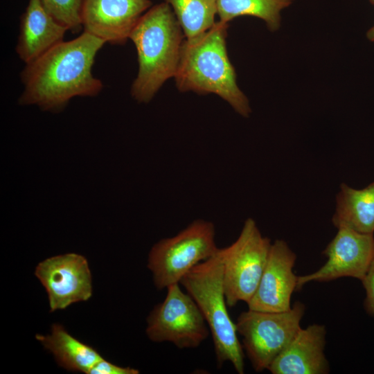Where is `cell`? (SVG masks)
I'll use <instances>...</instances> for the list:
<instances>
[{"label": "cell", "instance_id": "obj_12", "mask_svg": "<svg viewBox=\"0 0 374 374\" xmlns=\"http://www.w3.org/2000/svg\"><path fill=\"white\" fill-rule=\"evenodd\" d=\"M151 6L150 0H83L82 28L105 43L122 44Z\"/></svg>", "mask_w": 374, "mask_h": 374}, {"label": "cell", "instance_id": "obj_19", "mask_svg": "<svg viewBox=\"0 0 374 374\" xmlns=\"http://www.w3.org/2000/svg\"><path fill=\"white\" fill-rule=\"evenodd\" d=\"M46 12L58 23L72 33L82 28L83 0H39Z\"/></svg>", "mask_w": 374, "mask_h": 374}, {"label": "cell", "instance_id": "obj_1", "mask_svg": "<svg viewBox=\"0 0 374 374\" xmlns=\"http://www.w3.org/2000/svg\"><path fill=\"white\" fill-rule=\"evenodd\" d=\"M105 42L83 31L76 38L62 41L34 61L21 73L24 90L18 103L35 105L43 111L57 113L76 96L93 97L103 88L92 68Z\"/></svg>", "mask_w": 374, "mask_h": 374}, {"label": "cell", "instance_id": "obj_9", "mask_svg": "<svg viewBox=\"0 0 374 374\" xmlns=\"http://www.w3.org/2000/svg\"><path fill=\"white\" fill-rule=\"evenodd\" d=\"M322 253L327 258L326 263L314 272L298 276L296 291L312 281L328 282L342 277L362 280L374 257V233L337 228Z\"/></svg>", "mask_w": 374, "mask_h": 374}, {"label": "cell", "instance_id": "obj_21", "mask_svg": "<svg viewBox=\"0 0 374 374\" xmlns=\"http://www.w3.org/2000/svg\"><path fill=\"white\" fill-rule=\"evenodd\" d=\"M139 371L129 366L123 367L106 361L103 358L90 370L89 374H138Z\"/></svg>", "mask_w": 374, "mask_h": 374}, {"label": "cell", "instance_id": "obj_3", "mask_svg": "<svg viewBox=\"0 0 374 374\" xmlns=\"http://www.w3.org/2000/svg\"><path fill=\"white\" fill-rule=\"evenodd\" d=\"M184 37L166 2L151 7L140 18L129 38L137 53L139 71L131 95L138 103H148L163 84L175 77Z\"/></svg>", "mask_w": 374, "mask_h": 374}, {"label": "cell", "instance_id": "obj_10", "mask_svg": "<svg viewBox=\"0 0 374 374\" xmlns=\"http://www.w3.org/2000/svg\"><path fill=\"white\" fill-rule=\"evenodd\" d=\"M35 276L45 287L51 312L89 300L91 275L87 259L79 254L55 256L40 262Z\"/></svg>", "mask_w": 374, "mask_h": 374}, {"label": "cell", "instance_id": "obj_23", "mask_svg": "<svg viewBox=\"0 0 374 374\" xmlns=\"http://www.w3.org/2000/svg\"><path fill=\"white\" fill-rule=\"evenodd\" d=\"M372 4H374V0H369Z\"/></svg>", "mask_w": 374, "mask_h": 374}, {"label": "cell", "instance_id": "obj_4", "mask_svg": "<svg viewBox=\"0 0 374 374\" xmlns=\"http://www.w3.org/2000/svg\"><path fill=\"white\" fill-rule=\"evenodd\" d=\"M179 283L195 301L206 320L218 367L230 362L238 373L243 374L244 349L238 337L235 323L228 312L218 251L190 270Z\"/></svg>", "mask_w": 374, "mask_h": 374}, {"label": "cell", "instance_id": "obj_20", "mask_svg": "<svg viewBox=\"0 0 374 374\" xmlns=\"http://www.w3.org/2000/svg\"><path fill=\"white\" fill-rule=\"evenodd\" d=\"M361 282L366 294L364 301V310L368 315L374 317V257Z\"/></svg>", "mask_w": 374, "mask_h": 374}, {"label": "cell", "instance_id": "obj_13", "mask_svg": "<svg viewBox=\"0 0 374 374\" xmlns=\"http://www.w3.org/2000/svg\"><path fill=\"white\" fill-rule=\"evenodd\" d=\"M326 330L312 324L301 328L268 368L272 374H326L330 371L324 354Z\"/></svg>", "mask_w": 374, "mask_h": 374}, {"label": "cell", "instance_id": "obj_11", "mask_svg": "<svg viewBox=\"0 0 374 374\" xmlns=\"http://www.w3.org/2000/svg\"><path fill=\"white\" fill-rule=\"evenodd\" d=\"M296 260V255L285 241L276 240L271 244L259 284L247 303L248 309L283 312L292 308L291 297L298 280L293 271Z\"/></svg>", "mask_w": 374, "mask_h": 374}, {"label": "cell", "instance_id": "obj_7", "mask_svg": "<svg viewBox=\"0 0 374 374\" xmlns=\"http://www.w3.org/2000/svg\"><path fill=\"white\" fill-rule=\"evenodd\" d=\"M271 242L260 231L256 221L247 218L235 242L219 248L223 268V284L228 307L247 303L259 284Z\"/></svg>", "mask_w": 374, "mask_h": 374}, {"label": "cell", "instance_id": "obj_14", "mask_svg": "<svg viewBox=\"0 0 374 374\" xmlns=\"http://www.w3.org/2000/svg\"><path fill=\"white\" fill-rule=\"evenodd\" d=\"M67 30L46 12L39 0H29L20 21L17 54L28 64L62 42Z\"/></svg>", "mask_w": 374, "mask_h": 374}, {"label": "cell", "instance_id": "obj_16", "mask_svg": "<svg viewBox=\"0 0 374 374\" xmlns=\"http://www.w3.org/2000/svg\"><path fill=\"white\" fill-rule=\"evenodd\" d=\"M35 338L53 353L60 366L70 371L89 374L91 368L103 359L93 348L71 335L57 323L52 326L51 334H37Z\"/></svg>", "mask_w": 374, "mask_h": 374}, {"label": "cell", "instance_id": "obj_22", "mask_svg": "<svg viewBox=\"0 0 374 374\" xmlns=\"http://www.w3.org/2000/svg\"><path fill=\"white\" fill-rule=\"evenodd\" d=\"M366 37L370 41L374 42V26L368 30Z\"/></svg>", "mask_w": 374, "mask_h": 374}, {"label": "cell", "instance_id": "obj_17", "mask_svg": "<svg viewBox=\"0 0 374 374\" xmlns=\"http://www.w3.org/2000/svg\"><path fill=\"white\" fill-rule=\"evenodd\" d=\"M294 0H217L220 21H229L240 16H251L263 20L269 30H277L280 26V12Z\"/></svg>", "mask_w": 374, "mask_h": 374}, {"label": "cell", "instance_id": "obj_2", "mask_svg": "<svg viewBox=\"0 0 374 374\" xmlns=\"http://www.w3.org/2000/svg\"><path fill=\"white\" fill-rule=\"evenodd\" d=\"M227 28L226 23L216 21L209 30L184 41L175 84L181 92L215 94L247 118L251 109L237 84L235 71L228 56Z\"/></svg>", "mask_w": 374, "mask_h": 374}, {"label": "cell", "instance_id": "obj_6", "mask_svg": "<svg viewBox=\"0 0 374 374\" xmlns=\"http://www.w3.org/2000/svg\"><path fill=\"white\" fill-rule=\"evenodd\" d=\"M305 305L296 301L283 312H262L248 309L237 318V332L242 337V347L253 369H268L274 360L292 341L301 327Z\"/></svg>", "mask_w": 374, "mask_h": 374}, {"label": "cell", "instance_id": "obj_5", "mask_svg": "<svg viewBox=\"0 0 374 374\" xmlns=\"http://www.w3.org/2000/svg\"><path fill=\"white\" fill-rule=\"evenodd\" d=\"M212 222L198 219L172 237L163 238L152 247L148 268L155 287L161 290L175 283L199 263L218 251Z\"/></svg>", "mask_w": 374, "mask_h": 374}, {"label": "cell", "instance_id": "obj_15", "mask_svg": "<svg viewBox=\"0 0 374 374\" xmlns=\"http://www.w3.org/2000/svg\"><path fill=\"white\" fill-rule=\"evenodd\" d=\"M332 222L337 229L347 227L374 233V181L362 189L341 183Z\"/></svg>", "mask_w": 374, "mask_h": 374}, {"label": "cell", "instance_id": "obj_8", "mask_svg": "<svg viewBox=\"0 0 374 374\" xmlns=\"http://www.w3.org/2000/svg\"><path fill=\"white\" fill-rule=\"evenodd\" d=\"M166 290L164 300L154 306L147 318L148 338L154 342L172 343L179 349L197 348L210 334L202 313L180 283Z\"/></svg>", "mask_w": 374, "mask_h": 374}, {"label": "cell", "instance_id": "obj_18", "mask_svg": "<svg viewBox=\"0 0 374 374\" xmlns=\"http://www.w3.org/2000/svg\"><path fill=\"white\" fill-rule=\"evenodd\" d=\"M172 11L186 39L211 28L217 15V0H164Z\"/></svg>", "mask_w": 374, "mask_h": 374}]
</instances>
